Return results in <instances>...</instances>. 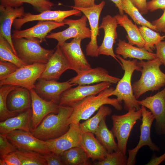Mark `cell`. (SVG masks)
Wrapping results in <instances>:
<instances>
[{
  "label": "cell",
  "mask_w": 165,
  "mask_h": 165,
  "mask_svg": "<svg viewBox=\"0 0 165 165\" xmlns=\"http://www.w3.org/2000/svg\"><path fill=\"white\" fill-rule=\"evenodd\" d=\"M122 4L124 12L129 15L135 23L140 26H146L156 31L155 27L143 16L130 0H122Z\"/></svg>",
  "instance_id": "d6a6232c"
},
{
  "label": "cell",
  "mask_w": 165,
  "mask_h": 165,
  "mask_svg": "<svg viewBox=\"0 0 165 165\" xmlns=\"http://www.w3.org/2000/svg\"><path fill=\"white\" fill-rule=\"evenodd\" d=\"M0 5L4 6L16 8L24 3L31 5L37 12L41 13L51 10L54 4L50 0H0Z\"/></svg>",
  "instance_id": "1f68e13d"
},
{
  "label": "cell",
  "mask_w": 165,
  "mask_h": 165,
  "mask_svg": "<svg viewBox=\"0 0 165 165\" xmlns=\"http://www.w3.org/2000/svg\"><path fill=\"white\" fill-rule=\"evenodd\" d=\"M17 149L9 141L6 135L0 134V156L15 152Z\"/></svg>",
  "instance_id": "ab89813d"
},
{
  "label": "cell",
  "mask_w": 165,
  "mask_h": 165,
  "mask_svg": "<svg viewBox=\"0 0 165 165\" xmlns=\"http://www.w3.org/2000/svg\"><path fill=\"white\" fill-rule=\"evenodd\" d=\"M114 16L118 25L123 27L126 31L127 35L126 37L128 43L138 47L143 48L145 41L141 36L139 28L133 23L127 15L118 14Z\"/></svg>",
  "instance_id": "83f0119b"
},
{
  "label": "cell",
  "mask_w": 165,
  "mask_h": 165,
  "mask_svg": "<svg viewBox=\"0 0 165 165\" xmlns=\"http://www.w3.org/2000/svg\"><path fill=\"white\" fill-rule=\"evenodd\" d=\"M106 117L104 118L101 121L94 134L108 152L111 153L117 151L118 148L113 132L110 130L107 126Z\"/></svg>",
  "instance_id": "f1b7e54d"
},
{
  "label": "cell",
  "mask_w": 165,
  "mask_h": 165,
  "mask_svg": "<svg viewBox=\"0 0 165 165\" xmlns=\"http://www.w3.org/2000/svg\"><path fill=\"white\" fill-rule=\"evenodd\" d=\"M112 112V110L109 107L102 106L94 116L79 123V127L81 132L82 133L90 132L94 134L103 119L110 115Z\"/></svg>",
  "instance_id": "4dcf8cb0"
},
{
  "label": "cell",
  "mask_w": 165,
  "mask_h": 165,
  "mask_svg": "<svg viewBox=\"0 0 165 165\" xmlns=\"http://www.w3.org/2000/svg\"><path fill=\"white\" fill-rule=\"evenodd\" d=\"M139 28L141 36L145 41L143 48L152 53L155 49V45L165 38V35L161 36L160 33L145 26H139Z\"/></svg>",
  "instance_id": "836d02e7"
},
{
  "label": "cell",
  "mask_w": 165,
  "mask_h": 165,
  "mask_svg": "<svg viewBox=\"0 0 165 165\" xmlns=\"http://www.w3.org/2000/svg\"><path fill=\"white\" fill-rule=\"evenodd\" d=\"M118 24L114 16L108 14L102 19L100 29H103L104 35L102 42L98 47V53L111 56L115 59L122 67V64L116 57L113 50V46L118 38L116 28Z\"/></svg>",
  "instance_id": "2e32d148"
},
{
  "label": "cell",
  "mask_w": 165,
  "mask_h": 165,
  "mask_svg": "<svg viewBox=\"0 0 165 165\" xmlns=\"http://www.w3.org/2000/svg\"><path fill=\"white\" fill-rule=\"evenodd\" d=\"M68 69H71L69 63L60 46L57 45L39 78L57 81L61 75Z\"/></svg>",
  "instance_id": "ffe728a7"
},
{
  "label": "cell",
  "mask_w": 165,
  "mask_h": 165,
  "mask_svg": "<svg viewBox=\"0 0 165 165\" xmlns=\"http://www.w3.org/2000/svg\"><path fill=\"white\" fill-rule=\"evenodd\" d=\"M156 58L159 59L165 66V41H161L155 45Z\"/></svg>",
  "instance_id": "7bdbcfd3"
},
{
  "label": "cell",
  "mask_w": 165,
  "mask_h": 165,
  "mask_svg": "<svg viewBox=\"0 0 165 165\" xmlns=\"http://www.w3.org/2000/svg\"><path fill=\"white\" fill-rule=\"evenodd\" d=\"M148 11L154 12L158 9H165V0H151L147 2Z\"/></svg>",
  "instance_id": "b9f144b4"
},
{
  "label": "cell",
  "mask_w": 165,
  "mask_h": 165,
  "mask_svg": "<svg viewBox=\"0 0 165 165\" xmlns=\"http://www.w3.org/2000/svg\"><path fill=\"white\" fill-rule=\"evenodd\" d=\"M73 110V107L59 105L57 113L47 115L31 132L36 138L45 141L60 137L69 129V119Z\"/></svg>",
  "instance_id": "6da1fadb"
},
{
  "label": "cell",
  "mask_w": 165,
  "mask_h": 165,
  "mask_svg": "<svg viewBox=\"0 0 165 165\" xmlns=\"http://www.w3.org/2000/svg\"><path fill=\"white\" fill-rule=\"evenodd\" d=\"M165 161V152L160 156H156L155 154L152 155L149 161L146 165H158Z\"/></svg>",
  "instance_id": "c3c4849f"
},
{
  "label": "cell",
  "mask_w": 165,
  "mask_h": 165,
  "mask_svg": "<svg viewBox=\"0 0 165 165\" xmlns=\"http://www.w3.org/2000/svg\"><path fill=\"white\" fill-rule=\"evenodd\" d=\"M79 123H72L68 130L60 137L49 140L50 149L51 152L61 155L72 148L81 146L82 133L79 127Z\"/></svg>",
  "instance_id": "ac0fdd59"
},
{
  "label": "cell",
  "mask_w": 165,
  "mask_h": 165,
  "mask_svg": "<svg viewBox=\"0 0 165 165\" xmlns=\"http://www.w3.org/2000/svg\"><path fill=\"white\" fill-rule=\"evenodd\" d=\"M116 57L122 64V67L124 70V73L112 92V95L116 96L117 99L120 104L123 101L125 110L128 111L133 109L139 110L141 108L138 103V100L134 95L131 82L134 72L135 70L140 71L141 69L137 64V60H126L118 55H116Z\"/></svg>",
  "instance_id": "277c9868"
},
{
  "label": "cell",
  "mask_w": 165,
  "mask_h": 165,
  "mask_svg": "<svg viewBox=\"0 0 165 165\" xmlns=\"http://www.w3.org/2000/svg\"><path fill=\"white\" fill-rule=\"evenodd\" d=\"M141 69L140 79L132 85L133 93L137 99L143 94L148 91L159 90L165 86V73L160 69L163 64L158 58L144 61H137Z\"/></svg>",
  "instance_id": "7a4b0ae2"
},
{
  "label": "cell",
  "mask_w": 165,
  "mask_h": 165,
  "mask_svg": "<svg viewBox=\"0 0 165 165\" xmlns=\"http://www.w3.org/2000/svg\"><path fill=\"white\" fill-rule=\"evenodd\" d=\"M0 61L12 63L20 68L26 64L13 52L7 40L0 36Z\"/></svg>",
  "instance_id": "d590c367"
},
{
  "label": "cell",
  "mask_w": 165,
  "mask_h": 165,
  "mask_svg": "<svg viewBox=\"0 0 165 165\" xmlns=\"http://www.w3.org/2000/svg\"><path fill=\"white\" fill-rule=\"evenodd\" d=\"M32 109L21 112L17 115L0 123V134L7 135L15 130L31 132Z\"/></svg>",
  "instance_id": "cb8c5ba5"
},
{
  "label": "cell",
  "mask_w": 165,
  "mask_h": 165,
  "mask_svg": "<svg viewBox=\"0 0 165 165\" xmlns=\"http://www.w3.org/2000/svg\"><path fill=\"white\" fill-rule=\"evenodd\" d=\"M81 12L78 9H73L67 10H49L38 14L25 13L22 17L17 18L14 20L13 26L15 30H19L25 24L32 21H50L62 22L66 18L72 15L81 16Z\"/></svg>",
  "instance_id": "9a60e30c"
},
{
  "label": "cell",
  "mask_w": 165,
  "mask_h": 165,
  "mask_svg": "<svg viewBox=\"0 0 165 165\" xmlns=\"http://www.w3.org/2000/svg\"><path fill=\"white\" fill-rule=\"evenodd\" d=\"M0 88V120L3 121L18 114L9 110L7 105V99L9 93L18 86L10 85L1 86Z\"/></svg>",
  "instance_id": "e575fe53"
},
{
  "label": "cell",
  "mask_w": 165,
  "mask_h": 165,
  "mask_svg": "<svg viewBox=\"0 0 165 165\" xmlns=\"http://www.w3.org/2000/svg\"><path fill=\"white\" fill-rule=\"evenodd\" d=\"M88 19L84 14L80 18L77 20L65 19L64 20L65 24L69 27L62 31L53 33L48 35L46 38L56 40L57 45H61L71 38H81L82 39L90 38V29L87 26Z\"/></svg>",
  "instance_id": "8fae6325"
},
{
  "label": "cell",
  "mask_w": 165,
  "mask_h": 165,
  "mask_svg": "<svg viewBox=\"0 0 165 165\" xmlns=\"http://www.w3.org/2000/svg\"><path fill=\"white\" fill-rule=\"evenodd\" d=\"M142 116L141 123L140 125V136L139 141L134 148L128 150V156L127 165H134L136 162V156L138 151L144 146H148L152 151H158L159 146L154 143L151 136V129L152 123L155 119L152 112L141 106Z\"/></svg>",
  "instance_id": "9c48e42d"
},
{
  "label": "cell",
  "mask_w": 165,
  "mask_h": 165,
  "mask_svg": "<svg viewBox=\"0 0 165 165\" xmlns=\"http://www.w3.org/2000/svg\"><path fill=\"white\" fill-rule=\"evenodd\" d=\"M47 165H63L61 156L53 152L42 154Z\"/></svg>",
  "instance_id": "60d3db41"
},
{
  "label": "cell",
  "mask_w": 165,
  "mask_h": 165,
  "mask_svg": "<svg viewBox=\"0 0 165 165\" xmlns=\"http://www.w3.org/2000/svg\"><path fill=\"white\" fill-rule=\"evenodd\" d=\"M120 79L119 78L110 75L105 69L98 67L77 74L68 81L71 84L76 85H88L103 82L117 84Z\"/></svg>",
  "instance_id": "7402d4cb"
},
{
  "label": "cell",
  "mask_w": 165,
  "mask_h": 165,
  "mask_svg": "<svg viewBox=\"0 0 165 165\" xmlns=\"http://www.w3.org/2000/svg\"><path fill=\"white\" fill-rule=\"evenodd\" d=\"M105 2L102 1L98 4L87 8L70 7L78 9L82 12L87 17L89 21L91 32L90 41L86 45V52L87 56L91 57H97L98 47L97 43V37L99 35V20L102 11L105 5Z\"/></svg>",
  "instance_id": "7c38bea8"
},
{
  "label": "cell",
  "mask_w": 165,
  "mask_h": 165,
  "mask_svg": "<svg viewBox=\"0 0 165 165\" xmlns=\"http://www.w3.org/2000/svg\"><path fill=\"white\" fill-rule=\"evenodd\" d=\"M76 85L68 81L59 82L57 81L39 78L34 89L36 93L43 99L52 101L59 105L61 95L65 90Z\"/></svg>",
  "instance_id": "e0dca14e"
},
{
  "label": "cell",
  "mask_w": 165,
  "mask_h": 165,
  "mask_svg": "<svg viewBox=\"0 0 165 165\" xmlns=\"http://www.w3.org/2000/svg\"><path fill=\"white\" fill-rule=\"evenodd\" d=\"M112 1L116 5L118 9L119 14H123L124 12L123 10L122 6V0H110Z\"/></svg>",
  "instance_id": "681fc988"
},
{
  "label": "cell",
  "mask_w": 165,
  "mask_h": 165,
  "mask_svg": "<svg viewBox=\"0 0 165 165\" xmlns=\"http://www.w3.org/2000/svg\"><path fill=\"white\" fill-rule=\"evenodd\" d=\"M95 0H74V6L82 8H87L93 6Z\"/></svg>",
  "instance_id": "7dc6e473"
},
{
  "label": "cell",
  "mask_w": 165,
  "mask_h": 165,
  "mask_svg": "<svg viewBox=\"0 0 165 165\" xmlns=\"http://www.w3.org/2000/svg\"><path fill=\"white\" fill-rule=\"evenodd\" d=\"M65 25L64 22L39 21L34 26L22 30H14L12 35V39L34 38L38 39L41 42L46 41L48 34L52 30Z\"/></svg>",
  "instance_id": "603a6c76"
},
{
  "label": "cell",
  "mask_w": 165,
  "mask_h": 165,
  "mask_svg": "<svg viewBox=\"0 0 165 165\" xmlns=\"http://www.w3.org/2000/svg\"><path fill=\"white\" fill-rule=\"evenodd\" d=\"M0 165H8V164L4 159L3 158H0Z\"/></svg>",
  "instance_id": "f907efd6"
},
{
  "label": "cell",
  "mask_w": 165,
  "mask_h": 165,
  "mask_svg": "<svg viewBox=\"0 0 165 165\" xmlns=\"http://www.w3.org/2000/svg\"><path fill=\"white\" fill-rule=\"evenodd\" d=\"M138 102L140 105L148 109L154 116L157 134L165 135V87L155 95L138 100Z\"/></svg>",
  "instance_id": "4fadbf2b"
},
{
  "label": "cell",
  "mask_w": 165,
  "mask_h": 165,
  "mask_svg": "<svg viewBox=\"0 0 165 165\" xmlns=\"http://www.w3.org/2000/svg\"><path fill=\"white\" fill-rule=\"evenodd\" d=\"M46 66V64L38 63L24 65L6 79L0 80V86L10 85L29 90L34 89Z\"/></svg>",
  "instance_id": "52a82bcc"
},
{
  "label": "cell",
  "mask_w": 165,
  "mask_h": 165,
  "mask_svg": "<svg viewBox=\"0 0 165 165\" xmlns=\"http://www.w3.org/2000/svg\"><path fill=\"white\" fill-rule=\"evenodd\" d=\"M6 102L10 111L18 113L28 110L31 108L30 90L23 87H17L9 93Z\"/></svg>",
  "instance_id": "d4e9b609"
},
{
  "label": "cell",
  "mask_w": 165,
  "mask_h": 165,
  "mask_svg": "<svg viewBox=\"0 0 165 165\" xmlns=\"http://www.w3.org/2000/svg\"><path fill=\"white\" fill-rule=\"evenodd\" d=\"M25 13L24 8L23 6L13 8L0 5V36L7 40L16 55L13 44L11 27L14 20L17 18L22 17Z\"/></svg>",
  "instance_id": "44dd1931"
},
{
  "label": "cell",
  "mask_w": 165,
  "mask_h": 165,
  "mask_svg": "<svg viewBox=\"0 0 165 165\" xmlns=\"http://www.w3.org/2000/svg\"><path fill=\"white\" fill-rule=\"evenodd\" d=\"M15 152L18 155L22 165H47L42 154L39 152L18 149Z\"/></svg>",
  "instance_id": "8d00e7d4"
},
{
  "label": "cell",
  "mask_w": 165,
  "mask_h": 165,
  "mask_svg": "<svg viewBox=\"0 0 165 165\" xmlns=\"http://www.w3.org/2000/svg\"><path fill=\"white\" fill-rule=\"evenodd\" d=\"M117 46L115 51L116 53L122 56L125 59L129 58L140 61H149L156 58V53L149 52L143 48L134 46L125 40L119 39Z\"/></svg>",
  "instance_id": "484cf974"
},
{
  "label": "cell",
  "mask_w": 165,
  "mask_h": 165,
  "mask_svg": "<svg viewBox=\"0 0 165 165\" xmlns=\"http://www.w3.org/2000/svg\"><path fill=\"white\" fill-rule=\"evenodd\" d=\"M0 158L4 159L8 165H22L21 161L15 152L5 155L0 157Z\"/></svg>",
  "instance_id": "ee69618b"
},
{
  "label": "cell",
  "mask_w": 165,
  "mask_h": 165,
  "mask_svg": "<svg viewBox=\"0 0 165 165\" xmlns=\"http://www.w3.org/2000/svg\"><path fill=\"white\" fill-rule=\"evenodd\" d=\"M114 89L113 87H110L97 95L86 97L75 105L73 107L74 110L69 119L70 124L79 123L80 120L88 119L105 105H110L116 109L121 110L123 106L117 99L109 98Z\"/></svg>",
  "instance_id": "3957f363"
},
{
  "label": "cell",
  "mask_w": 165,
  "mask_h": 165,
  "mask_svg": "<svg viewBox=\"0 0 165 165\" xmlns=\"http://www.w3.org/2000/svg\"><path fill=\"white\" fill-rule=\"evenodd\" d=\"M16 55L26 65L35 63L46 64L54 52L41 46L36 38L12 39Z\"/></svg>",
  "instance_id": "5b68a950"
},
{
  "label": "cell",
  "mask_w": 165,
  "mask_h": 165,
  "mask_svg": "<svg viewBox=\"0 0 165 165\" xmlns=\"http://www.w3.org/2000/svg\"><path fill=\"white\" fill-rule=\"evenodd\" d=\"M128 157L126 155L118 150L111 153H107L103 160H98L94 163V165H126Z\"/></svg>",
  "instance_id": "74e56055"
},
{
  "label": "cell",
  "mask_w": 165,
  "mask_h": 165,
  "mask_svg": "<svg viewBox=\"0 0 165 165\" xmlns=\"http://www.w3.org/2000/svg\"><path fill=\"white\" fill-rule=\"evenodd\" d=\"M152 24L156 28V31H161L165 28V9L162 15L158 19L153 21Z\"/></svg>",
  "instance_id": "bcb514c9"
},
{
  "label": "cell",
  "mask_w": 165,
  "mask_h": 165,
  "mask_svg": "<svg viewBox=\"0 0 165 165\" xmlns=\"http://www.w3.org/2000/svg\"><path fill=\"white\" fill-rule=\"evenodd\" d=\"M64 165H89L87 154L81 146L72 148L64 152L61 155Z\"/></svg>",
  "instance_id": "f546056e"
},
{
  "label": "cell",
  "mask_w": 165,
  "mask_h": 165,
  "mask_svg": "<svg viewBox=\"0 0 165 165\" xmlns=\"http://www.w3.org/2000/svg\"><path fill=\"white\" fill-rule=\"evenodd\" d=\"M161 31L165 33V28L162 30Z\"/></svg>",
  "instance_id": "816d5d0a"
},
{
  "label": "cell",
  "mask_w": 165,
  "mask_h": 165,
  "mask_svg": "<svg viewBox=\"0 0 165 165\" xmlns=\"http://www.w3.org/2000/svg\"><path fill=\"white\" fill-rule=\"evenodd\" d=\"M82 40L81 38H74L71 42H65L59 46L69 63L71 69L77 74L91 68L81 49Z\"/></svg>",
  "instance_id": "5bb4252c"
},
{
  "label": "cell",
  "mask_w": 165,
  "mask_h": 165,
  "mask_svg": "<svg viewBox=\"0 0 165 165\" xmlns=\"http://www.w3.org/2000/svg\"><path fill=\"white\" fill-rule=\"evenodd\" d=\"M6 137L17 149L34 151L42 154L51 152L48 141L36 138L30 131L15 130L8 134Z\"/></svg>",
  "instance_id": "ba28073f"
},
{
  "label": "cell",
  "mask_w": 165,
  "mask_h": 165,
  "mask_svg": "<svg viewBox=\"0 0 165 165\" xmlns=\"http://www.w3.org/2000/svg\"><path fill=\"white\" fill-rule=\"evenodd\" d=\"M19 68L15 64L10 62L0 61V80L6 78Z\"/></svg>",
  "instance_id": "f35d334b"
},
{
  "label": "cell",
  "mask_w": 165,
  "mask_h": 165,
  "mask_svg": "<svg viewBox=\"0 0 165 165\" xmlns=\"http://www.w3.org/2000/svg\"><path fill=\"white\" fill-rule=\"evenodd\" d=\"M112 83L103 82L92 85H78L75 88H70L61 94L59 105L73 107L86 97L97 95L110 87Z\"/></svg>",
  "instance_id": "30bf717a"
},
{
  "label": "cell",
  "mask_w": 165,
  "mask_h": 165,
  "mask_svg": "<svg viewBox=\"0 0 165 165\" xmlns=\"http://www.w3.org/2000/svg\"><path fill=\"white\" fill-rule=\"evenodd\" d=\"M142 116L141 108L138 110L130 109L125 114H113L112 116L113 127L111 130L117 138L118 150L125 154L131 132L137 121L141 119Z\"/></svg>",
  "instance_id": "8992f818"
},
{
  "label": "cell",
  "mask_w": 165,
  "mask_h": 165,
  "mask_svg": "<svg viewBox=\"0 0 165 165\" xmlns=\"http://www.w3.org/2000/svg\"><path fill=\"white\" fill-rule=\"evenodd\" d=\"M81 147L93 161L104 159L108 153L106 149L94 137V134L90 132L82 134Z\"/></svg>",
  "instance_id": "4316f807"
},
{
  "label": "cell",
  "mask_w": 165,
  "mask_h": 165,
  "mask_svg": "<svg viewBox=\"0 0 165 165\" xmlns=\"http://www.w3.org/2000/svg\"><path fill=\"white\" fill-rule=\"evenodd\" d=\"M31 101V132L35 130L48 114L57 113L59 105L52 101L46 100L39 96L34 89L30 90Z\"/></svg>",
  "instance_id": "d6986e66"
},
{
  "label": "cell",
  "mask_w": 165,
  "mask_h": 165,
  "mask_svg": "<svg viewBox=\"0 0 165 165\" xmlns=\"http://www.w3.org/2000/svg\"><path fill=\"white\" fill-rule=\"evenodd\" d=\"M130 0L142 15L148 13V10L147 8V0Z\"/></svg>",
  "instance_id": "f6af8a7d"
}]
</instances>
